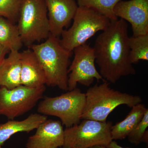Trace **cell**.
<instances>
[{"instance_id": "obj_21", "label": "cell", "mask_w": 148, "mask_h": 148, "mask_svg": "<svg viewBox=\"0 0 148 148\" xmlns=\"http://www.w3.org/2000/svg\"><path fill=\"white\" fill-rule=\"evenodd\" d=\"M148 109L140 122L127 136L130 143L136 145L143 143L144 135L148 131Z\"/></svg>"}, {"instance_id": "obj_12", "label": "cell", "mask_w": 148, "mask_h": 148, "mask_svg": "<svg viewBox=\"0 0 148 148\" xmlns=\"http://www.w3.org/2000/svg\"><path fill=\"white\" fill-rule=\"evenodd\" d=\"M28 138L27 148H58L64 145V129L59 120L47 119Z\"/></svg>"}, {"instance_id": "obj_14", "label": "cell", "mask_w": 148, "mask_h": 148, "mask_svg": "<svg viewBox=\"0 0 148 148\" xmlns=\"http://www.w3.org/2000/svg\"><path fill=\"white\" fill-rule=\"evenodd\" d=\"M47 116L40 114H32L23 120H10L0 124V148H2L6 141L18 132H29L36 129L45 121Z\"/></svg>"}, {"instance_id": "obj_1", "label": "cell", "mask_w": 148, "mask_h": 148, "mask_svg": "<svg viewBox=\"0 0 148 148\" xmlns=\"http://www.w3.org/2000/svg\"><path fill=\"white\" fill-rule=\"evenodd\" d=\"M129 38L128 24L120 18L111 22L95 40V62L101 76L110 83L136 73L130 59Z\"/></svg>"}, {"instance_id": "obj_10", "label": "cell", "mask_w": 148, "mask_h": 148, "mask_svg": "<svg viewBox=\"0 0 148 148\" xmlns=\"http://www.w3.org/2000/svg\"><path fill=\"white\" fill-rule=\"evenodd\" d=\"M114 11L117 17L131 24L132 36L148 34V0L121 1Z\"/></svg>"}, {"instance_id": "obj_16", "label": "cell", "mask_w": 148, "mask_h": 148, "mask_svg": "<svg viewBox=\"0 0 148 148\" xmlns=\"http://www.w3.org/2000/svg\"><path fill=\"white\" fill-rule=\"evenodd\" d=\"M147 110L145 105L141 103L132 107L123 120L112 125L111 132L112 140H123L127 138L140 122Z\"/></svg>"}, {"instance_id": "obj_20", "label": "cell", "mask_w": 148, "mask_h": 148, "mask_svg": "<svg viewBox=\"0 0 148 148\" xmlns=\"http://www.w3.org/2000/svg\"><path fill=\"white\" fill-rule=\"evenodd\" d=\"M23 0H0V16L17 22Z\"/></svg>"}, {"instance_id": "obj_8", "label": "cell", "mask_w": 148, "mask_h": 148, "mask_svg": "<svg viewBox=\"0 0 148 148\" xmlns=\"http://www.w3.org/2000/svg\"><path fill=\"white\" fill-rule=\"evenodd\" d=\"M45 86L32 88L20 85L12 89L0 86V115L9 120L28 112L43 97Z\"/></svg>"}, {"instance_id": "obj_11", "label": "cell", "mask_w": 148, "mask_h": 148, "mask_svg": "<svg viewBox=\"0 0 148 148\" xmlns=\"http://www.w3.org/2000/svg\"><path fill=\"white\" fill-rule=\"evenodd\" d=\"M50 34L59 38L73 19L78 5L76 0H45Z\"/></svg>"}, {"instance_id": "obj_24", "label": "cell", "mask_w": 148, "mask_h": 148, "mask_svg": "<svg viewBox=\"0 0 148 148\" xmlns=\"http://www.w3.org/2000/svg\"><path fill=\"white\" fill-rule=\"evenodd\" d=\"M90 148H108L106 146L103 145H97L93 146Z\"/></svg>"}, {"instance_id": "obj_15", "label": "cell", "mask_w": 148, "mask_h": 148, "mask_svg": "<svg viewBox=\"0 0 148 148\" xmlns=\"http://www.w3.org/2000/svg\"><path fill=\"white\" fill-rule=\"evenodd\" d=\"M21 52L12 51L0 68V86L12 89L21 85Z\"/></svg>"}, {"instance_id": "obj_18", "label": "cell", "mask_w": 148, "mask_h": 148, "mask_svg": "<svg viewBox=\"0 0 148 148\" xmlns=\"http://www.w3.org/2000/svg\"><path fill=\"white\" fill-rule=\"evenodd\" d=\"M78 6L84 7L96 11L109 18L111 22L118 19L114 10L122 0H76Z\"/></svg>"}, {"instance_id": "obj_17", "label": "cell", "mask_w": 148, "mask_h": 148, "mask_svg": "<svg viewBox=\"0 0 148 148\" xmlns=\"http://www.w3.org/2000/svg\"><path fill=\"white\" fill-rule=\"evenodd\" d=\"M23 45L17 25L0 16V45L7 48L10 51H19Z\"/></svg>"}, {"instance_id": "obj_19", "label": "cell", "mask_w": 148, "mask_h": 148, "mask_svg": "<svg viewBox=\"0 0 148 148\" xmlns=\"http://www.w3.org/2000/svg\"><path fill=\"white\" fill-rule=\"evenodd\" d=\"M130 59L131 64L148 60V34L130 37Z\"/></svg>"}, {"instance_id": "obj_23", "label": "cell", "mask_w": 148, "mask_h": 148, "mask_svg": "<svg viewBox=\"0 0 148 148\" xmlns=\"http://www.w3.org/2000/svg\"><path fill=\"white\" fill-rule=\"evenodd\" d=\"M108 148H130L128 147H121L120 146L117 144L115 141H112L108 145L106 146Z\"/></svg>"}, {"instance_id": "obj_9", "label": "cell", "mask_w": 148, "mask_h": 148, "mask_svg": "<svg viewBox=\"0 0 148 148\" xmlns=\"http://www.w3.org/2000/svg\"><path fill=\"white\" fill-rule=\"evenodd\" d=\"M73 51L74 58L69 69V90L76 88L77 84L89 86L95 79L106 82L95 67L93 47L86 43L75 48Z\"/></svg>"}, {"instance_id": "obj_22", "label": "cell", "mask_w": 148, "mask_h": 148, "mask_svg": "<svg viewBox=\"0 0 148 148\" xmlns=\"http://www.w3.org/2000/svg\"><path fill=\"white\" fill-rule=\"evenodd\" d=\"M10 51L7 48L0 45V68L6 57V56Z\"/></svg>"}, {"instance_id": "obj_5", "label": "cell", "mask_w": 148, "mask_h": 148, "mask_svg": "<svg viewBox=\"0 0 148 148\" xmlns=\"http://www.w3.org/2000/svg\"><path fill=\"white\" fill-rule=\"evenodd\" d=\"M17 24L23 44L28 47L50 35L45 0H23Z\"/></svg>"}, {"instance_id": "obj_3", "label": "cell", "mask_w": 148, "mask_h": 148, "mask_svg": "<svg viewBox=\"0 0 148 148\" xmlns=\"http://www.w3.org/2000/svg\"><path fill=\"white\" fill-rule=\"evenodd\" d=\"M110 84L104 82L88 89L85 93L86 105L82 119L106 122L109 115L118 106L132 108L142 103L140 96L115 90L110 87Z\"/></svg>"}, {"instance_id": "obj_4", "label": "cell", "mask_w": 148, "mask_h": 148, "mask_svg": "<svg viewBox=\"0 0 148 148\" xmlns=\"http://www.w3.org/2000/svg\"><path fill=\"white\" fill-rule=\"evenodd\" d=\"M71 27L65 29L60 39L61 45L70 52L86 43L98 32L104 31L110 25L108 18L91 9L78 6Z\"/></svg>"}, {"instance_id": "obj_6", "label": "cell", "mask_w": 148, "mask_h": 148, "mask_svg": "<svg viewBox=\"0 0 148 148\" xmlns=\"http://www.w3.org/2000/svg\"><path fill=\"white\" fill-rule=\"evenodd\" d=\"M85 105V93L76 87L58 96L45 97L39 104L38 112L58 118L69 127L80 122Z\"/></svg>"}, {"instance_id": "obj_2", "label": "cell", "mask_w": 148, "mask_h": 148, "mask_svg": "<svg viewBox=\"0 0 148 148\" xmlns=\"http://www.w3.org/2000/svg\"><path fill=\"white\" fill-rule=\"evenodd\" d=\"M28 48L34 51L42 66L46 85L68 91L69 69L73 52L61 45L59 38L51 34L44 42L34 44Z\"/></svg>"}, {"instance_id": "obj_7", "label": "cell", "mask_w": 148, "mask_h": 148, "mask_svg": "<svg viewBox=\"0 0 148 148\" xmlns=\"http://www.w3.org/2000/svg\"><path fill=\"white\" fill-rule=\"evenodd\" d=\"M112 122L83 119L81 122L64 129L63 148H90L107 146L112 141Z\"/></svg>"}, {"instance_id": "obj_25", "label": "cell", "mask_w": 148, "mask_h": 148, "mask_svg": "<svg viewBox=\"0 0 148 148\" xmlns=\"http://www.w3.org/2000/svg\"></svg>"}, {"instance_id": "obj_13", "label": "cell", "mask_w": 148, "mask_h": 148, "mask_svg": "<svg viewBox=\"0 0 148 148\" xmlns=\"http://www.w3.org/2000/svg\"><path fill=\"white\" fill-rule=\"evenodd\" d=\"M21 84L32 88L45 86L44 71L34 51L28 48L21 52Z\"/></svg>"}]
</instances>
